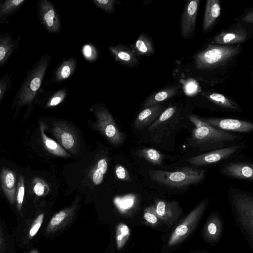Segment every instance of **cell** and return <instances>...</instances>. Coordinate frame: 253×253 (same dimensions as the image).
I'll list each match as a JSON object with an SVG mask.
<instances>
[{"label":"cell","instance_id":"cell-34","mask_svg":"<svg viewBox=\"0 0 253 253\" xmlns=\"http://www.w3.org/2000/svg\"><path fill=\"white\" fill-rule=\"evenodd\" d=\"M25 191V180L22 175H19L17 179V186L16 193V205L19 212H21L24 198Z\"/></svg>","mask_w":253,"mask_h":253},{"label":"cell","instance_id":"cell-23","mask_svg":"<svg viewBox=\"0 0 253 253\" xmlns=\"http://www.w3.org/2000/svg\"><path fill=\"white\" fill-rule=\"evenodd\" d=\"M108 49L115 60L122 64L133 67L136 66L139 63L137 55L131 48L124 45L118 44L110 46Z\"/></svg>","mask_w":253,"mask_h":253},{"label":"cell","instance_id":"cell-36","mask_svg":"<svg viewBox=\"0 0 253 253\" xmlns=\"http://www.w3.org/2000/svg\"><path fill=\"white\" fill-rule=\"evenodd\" d=\"M33 192L38 196L45 195L49 191L47 183L42 178L36 177L32 182Z\"/></svg>","mask_w":253,"mask_h":253},{"label":"cell","instance_id":"cell-20","mask_svg":"<svg viewBox=\"0 0 253 253\" xmlns=\"http://www.w3.org/2000/svg\"><path fill=\"white\" fill-rule=\"evenodd\" d=\"M167 106L163 103L143 109L134 121V128L137 129L147 128L159 118Z\"/></svg>","mask_w":253,"mask_h":253},{"label":"cell","instance_id":"cell-10","mask_svg":"<svg viewBox=\"0 0 253 253\" xmlns=\"http://www.w3.org/2000/svg\"><path fill=\"white\" fill-rule=\"evenodd\" d=\"M51 131L63 149L74 154L78 153L79 136L75 129L68 122L63 120L54 121Z\"/></svg>","mask_w":253,"mask_h":253},{"label":"cell","instance_id":"cell-31","mask_svg":"<svg viewBox=\"0 0 253 253\" xmlns=\"http://www.w3.org/2000/svg\"><path fill=\"white\" fill-rule=\"evenodd\" d=\"M130 231L128 226L122 222L119 223L116 230V243L118 250L122 249L127 243Z\"/></svg>","mask_w":253,"mask_h":253},{"label":"cell","instance_id":"cell-11","mask_svg":"<svg viewBox=\"0 0 253 253\" xmlns=\"http://www.w3.org/2000/svg\"><path fill=\"white\" fill-rule=\"evenodd\" d=\"M200 118L209 126L217 129L235 133H249L253 131V124L248 121L214 117Z\"/></svg>","mask_w":253,"mask_h":253},{"label":"cell","instance_id":"cell-6","mask_svg":"<svg viewBox=\"0 0 253 253\" xmlns=\"http://www.w3.org/2000/svg\"><path fill=\"white\" fill-rule=\"evenodd\" d=\"M240 51L238 46L209 44L194 56V63L198 69L211 70L225 65Z\"/></svg>","mask_w":253,"mask_h":253},{"label":"cell","instance_id":"cell-15","mask_svg":"<svg viewBox=\"0 0 253 253\" xmlns=\"http://www.w3.org/2000/svg\"><path fill=\"white\" fill-rule=\"evenodd\" d=\"M152 206L158 217L169 227L177 222L182 212L178 202L176 201L157 198Z\"/></svg>","mask_w":253,"mask_h":253},{"label":"cell","instance_id":"cell-13","mask_svg":"<svg viewBox=\"0 0 253 253\" xmlns=\"http://www.w3.org/2000/svg\"><path fill=\"white\" fill-rule=\"evenodd\" d=\"M136 155L144 159L149 164L155 167L154 169L170 170L175 165L172 164L169 166L165 163L166 161H177L179 157L176 155H171L161 151L154 148L144 147L138 150Z\"/></svg>","mask_w":253,"mask_h":253},{"label":"cell","instance_id":"cell-26","mask_svg":"<svg viewBox=\"0 0 253 253\" xmlns=\"http://www.w3.org/2000/svg\"><path fill=\"white\" fill-rule=\"evenodd\" d=\"M222 229V222L219 217L215 213L212 214L204 227L205 239L211 243L216 242L221 235Z\"/></svg>","mask_w":253,"mask_h":253},{"label":"cell","instance_id":"cell-33","mask_svg":"<svg viewBox=\"0 0 253 253\" xmlns=\"http://www.w3.org/2000/svg\"><path fill=\"white\" fill-rule=\"evenodd\" d=\"M67 94V89L65 88L61 89L52 94L46 100L45 106L50 108L55 107L61 103Z\"/></svg>","mask_w":253,"mask_h":253},{"label":"cell","instance_id":"cell-28","mask_svg":"<svg viewBox=\"0 0 253 253\" xmlns=\"http://www.w3.org/2000/svg\"><path fill=\"white\" fill-rule=\"evenodd\" d=\"M45 125L42 122L40 123V132L43 145L45 149L51 154L56 156L69 158L71 155L68 153L56 141L48 137L45 133Z\"/></svg>","mask_w":253,"mask_h":253},{"label":"cell","instance_id":"cell-24","mask_svg":"<svg viewBox=\"0 0 253 253\" xmlns=\"http://www.w3.org/2000/svg\"><path fill=\"white\" fill-rule=\"evenodd\" d=\"M221 13L220 3L218 0H208L204 14L203 32L206 33L215 24Z\"/></svg>","mask_w":253,"mask_h":253},{"label":"cell","instance_id":"cell-4","mask_svg":"<svg viewBox=\"0 0 253 253\" xmlns=\"http://www.w3.org/2000/svg\"><path fill=\"white\" fill-rule=\"evenodd\" d=\"M50 60V55L45 54L27 71L12 103L11 108H15V114L24 106H27L28 110L33 107Z\"/></svg>","mask_w":253,"mask_h":253},{"label":"cell","instance_id":"cell-22","mask_svg":"<svg viewBox=\"0 0 253 253\" xmlns=\"http://www.w3.org/2000/svg\"><path fill=\"white\" fill-rule=\"evenodd\" d=\"M203 96L212 104L222 111L239 113L241 107L233 99L218 93H204Z\"/></svg>","mask_w":253,"mask_h":253},{"label":"cell","instance_id":"cell-3","mask_svg":"<svg viewBox=\"0 0 253 253\" xmlns=\"http://www.w3.org/2000/svg\"><path fill=\"white\" fill-rule=\"evenodd\" d=\"M207 170L181 165H175L170 170L149 169L148 174L161 192L178 194L202 184L206 180Z\"/></svg>","mask_w":253,"mask_h":253},{"label":"cell","instance_id":"cell-37","mask_svg":"<svg viewBox=\"0 0 253 253\" xmlns=\"http://www.w3.org/2000/svg\"><path fill=\"white\" fill-rule=\"evenodd\" d=\"M143 218L147 223L153 226L159 225L162 221L156 213L152 205L147 207L144 209Z\"/></svg>","mask_w":253,"mask_h":253},{"label":"cell","instance_id":"cell-44","mask_svg":"<svg viewBox=\"0 0 253 253\" xmlns=\"http://www.w3.org/2000/svg\"><path fill=\"white\" fill-rule=\"evenodd\" d=\"M29 253H39L38 251L37 250H33L31 251Z\"/></svg>","mask_w":253,"mask_h":253},{"label":"cell","instance_id":"cell-39","mask_svg":"<svg viewBox=\"0 0 253 253\" xmlns=\"http://www.w3.org/2000/svg\"><path fill=\"white\" fill-rule=\"evenodd\" d=\"M92 1L96 7L109 14L114 12L115 4L117 2L115 0H92Z\"/></svg>","mask_w":253,"mask_h":253},{"label":"cell","instance_id":"cell-2","mask_svg":"<svg viewBox=\"0 0 253 253\" xmlns=\"http://www.w3.org/2000/svg\"><path fill=\"white\" fill-rule=\"evenodd\" d=\"M191 114L180 105L169 104L159 118L146 128L150 144L164 152L173 153L177 135L192 125L188 119Z\"/></svg>","mask_w":253,"mask_h":253},{"label":"cell","instance_id":"cell-7","mask_svg":"<svg viewBox=\"0 0 253 253\" xmlns=\"http://www.w3.org/2000/svg\"><path fill=\"white\" fill-rule=\"evenodd\" d=\"M228 196L238 219L251 241L253 238V195L233 186L228 188Z\"/></svg>","mask_w":253,"mask_h":253},{"label":"cell","instance_id":"cell-18","mask_svg":"<svg viewBox=\"0 0 253 253\" xmlns=\"http://www.w3.org/2000/svg\"><path fill=\"white\" fill-rule=\"evenodd\" d=\"M21 36L14 38L12 33L0 32V68L7 62L12 54L19 47Z\"/></svg>","mask_w":253,"mask_h":253},{"label":"cell","instance_id":"cell-40","mask_svg":"<svg viewBox=\"0 0 253 253\" xmlns=\"http://www.w3.org/2000/svg\"><path fill=\"white\" fill-rule=\"evenodd\" d=\"M44 213L39 214L33 222L28 232V238L32 239L37 234L39 229L41 227L43 219Z\"/></svg>","mask_w":253,"mask_h":253},{"label":"cell","instance_id":"cell-16","mask_svg":"<svg viewBox=\"0 0 253 253\" xmlns=\"http://www.w3.org/2000/svg\"><path fill=\"white\" fill-rule=\"evenodd\" d=\"M199 2V0H190L185 6L180 21L181 35L184 39L187 40L195 34Z\"/></svg>","mask_w":253,"mask_h":253},{"label":"cell","instance_id":"cell-5","mask_svg":"<svg viewBox=\"0 0 253 253\" xmlns=\"http://www.w3.org/2000/svg\"><path fill=\"white\" fill-rule=\"evenodd\" d=\"M249 146L244 141L240 144L212 150L195 156L179 157L174 164L175 165H188L201 169L220 164L234 159Z\"/></svg>","mask_w":253,"mask_h":253},{"label":"cell","instance_id":"cell-8","mask_svg":"<svg viewBox=\"0 0 253 253\" xmlns=\"http://www.w3.org/2000/svg\"><path fill=\"white\" fill-rule=\"evenodd\" d=\"M209 199L201 201L175 228L168 241V246L172 247L182 242L197 226L205 211Z\"/></svg>","mask_w":253,"mask_h":253},{"label":"cell","instance_id":"cell-41","mask_svg":"<svg viewBox=\"0 0 253 253\" xmlns=\"http://www.w3.org/2000/svg\"><path fill=\"white\" fill-rule=\"evenodd\" d=\"M115 172L116 176L118 178L126 181L129 180V176L128 173L126 169L123 166H118L116 167Z\"/></svg>","mask_w":253,"mask_h":253},{"label":"cell","instance_id":"cell-19","mask_svg":"<svg viewBox=\"0 0 253 253\" xmlns=\"http://www.w3.org/2000/svg\"><path fill=\"white\" fill-rule=\"evenodd\" d=\"M77 208V204L65 208L54 214L46 228V233L57 231L67 226L72 221Z\"/></svg>","mask_w":253,"mask_h":253},{"label":"cell","instance_id":"cell-32","mask_svg":"<svg viewBox=\"0 0 253 253\" xmlns=\"http://www.w3.org/2000/svg\"><path fill=\"white\" fill-rule=\"evenodd\" d=\"M108 169V163L105 158L100 159L94 168L92 173V180L95 185H99L103 181L104 174Z\"/></svg>","mask_w":253,"mask_h":253},{"label":"cell","instance_id":"cell-42","mask_svg":"<svg viewBox=\"0 0 253 253\" xmlns=\"http://www.w3.org/2000/svg\"><path fill=\"white\" fill-rule=\"evenodd\" d=\"M242 21L248 23H253V12L251 11L247 13L242 19Z\"/></svg>","mask_w":253,"mask_h":253},{"label":"cell","instance_id":"cell-9","mask_svg":"<svg viewBox=\"0 0 253 253\" xmlns=\"http://www.w3.org/2000/svg\"><path fill=\"white\" fill-rule=\"evenodd\" d=\"M96 121L94 127L99 131L112 144H121L125 138L124 134L120 131L115 120L109 111L99 106L94 109Z\"/></svg>","mask_w":253,"mask_h":253},{"label":"cell","instance_id":"cell-12","mask_svg":"<svg viewBox=\"0 0 253 253\" xmlns=\"http://www.w3.org/2000/svg\"><path fill=\"white\" fill-rule=\"evenodd\" d=\"M219 173L226 177L249 182L253 180V164L249 161L229 160L220 164Z\"/></svg>","mask_w":253,"mask_h":253},{"label":"cell","instance_id":"cell-14","mask_svg":"<svg viewBox=\"0 0 253 253\" xmlns=\"http://www.w3.org/2000/svg\"><path fill=\"white\" fill-rule=\"evenodd\" d=\"M38 16L40 21L49 33H56L60 29V22L54 4L48 0H41L37 3Z\"/></svg>","mask_w":253,"mask_h":253},{"label":"cell","instance_id":"cell-1","mask_svg":"<svg viewBox=\"0 0 253 253\" xmlns=\"http://www.w3.org/2000/svg\"><path fill=\"white\" fill-rule=\"evenodd\" d=\"M188 119L195 127L182 145V155L180 157L195 156L244 141L241 134L213 128L202 121L199 116L191 114Z\"/></svg>","mask_w":253,"mask_h":253},{"label":"cell","instance_id":"cell-43","mask_svg":"<svg viewBox=\"0 0 253 253\" xmlns=\"http://www.w3.org/2000/svg\"><path fill=\"white\" fill-rule=\"evenodd\" d=\"M4 240L2 230L0 225V253H1L4 246Z\"/></svg>","mask_w":253,"mask_h":253},{"label":"cell","instance_id":"cell-25","mask_svg":"<svg viewBox=\"0 0 253 253\" xmlns=\"http://www.w3.org/2000/svg\"><path fill=\"white\" fill-rule=\"evenodd\" d=\"M26 1V0H0V26L9 23V18L19 11Z\"/></svg>","mask_w":253,"mask_h":253},{"label":"cell","instance_id":"cell-35","mask_svg":"<svg viewBox=\"0 0 253 253\" xmlns=\"http://www.w3.org/2000/svg\"><path fill=\"white\" fill-rule=\"evenodd\" d=\"M12 86V75L10 73H6L0 77V103Z\"/></svg>","mask_w":253,"mask_h":253},{"label":"cell","instance_id":"cell-17","mask_svg":"<svg viewBox=\"0 0 253 253\" xmlns=\"http://www.w3.org/2000/svg\"><path fill=\"white\" fill-rule=\"evenodd\" d=\"M248 38L246 30L241 26H237L222 31L216 35L212 42L221 45H231L245 42Z\"/></svg>","mask_w":253,"mask_h":253},{"label":"cell","instance_id":"cell-38","mask_svg":"<svg viewBox=\"0 0 253 253\" xmlns=\"http://www.w3.org/2000/svg\"><path fill=\"white\" fill-rule=\"evenodd\" d=\"M83 55L85 59L88 61H94L98 57V52L96 48L92 44H84L82 49Z\"/></svg>","mask_w":253,"mask_h":253},{"label":"cell","instance_id":"cell-21","mask_svg":"<svg viewBox=\"0 0 253 253\" xmlns=\"http://www.w3.org/2000/svg\"><path fill=\"white\" fill-rule=\"evenodd\" d=\"M0 182L1 189L11 205L15 204L17 186L15 172L8 168H3L0 173Z\"/></svg>","mask_w":253,"mask_h":253},{"label":"cell","instance_id":"cell-30","mask_svg":"<svg viewBox=\"0 0 253 253\" xmlns=\"http://www.w3.org/2000/svg\"><path fill=\"white\" fill-rule=\"evenodd\" d=\"M77 65V60L73 57L64 60L56 70L54 77L55 82H60L70 77L74 73Z\"/></svg>","mask_w":253,"mask_h":253},{"label":"cell","instance_id":"cell-29","mask_svg":"<svg viewBox=\"0 0 253 253\" xmlns=\"http://www.w3.org/2000/svg\"><path fill=\"white\" fill-rule=\"evenodd\" d=\"M131 48L137 55L149 56L155 52L153 42L145 33L139 35Z\"/></svg>","mask_w":253,"mask_h":253},{"label":"cell","instance_id":"cell-27","mask_svg":"<svg viewBox=\"0 0 253 253\" xmlns=\"http://www.w3.org/2000/svg\"><path fill=\"white\" fill-rule=\"evenodd\" d=\"M179 87L171 86L165 87L157 92H155L150 95L145 100L143 105V109L145 108L163 103L176 95Z\"/></svg>","mask_w":253,"mask_h":253}]
</instances>
